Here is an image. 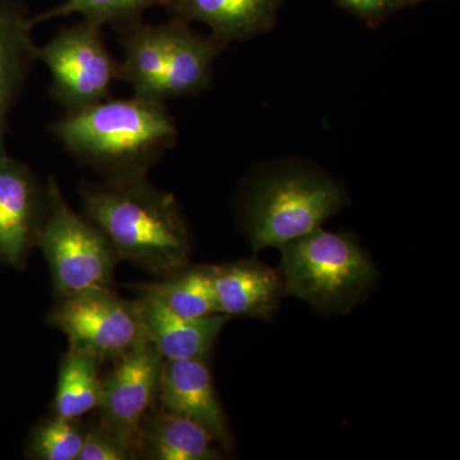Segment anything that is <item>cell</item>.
<instances>
[{
    "instance_id": "obj_1",
    "label": "cell",
    "mask_w": 460,
    "mask_h": 460,
    "mask_svg": "<svg viewBox=\"0 0 460 460\" xmlns=\"http://www.w3.org/2000/svg\"><path fill=\"white\" fill-rule=\"evenodd\" d=\"M50 131L69 155L111 183L147 177L178 135L164 102L136 95L66 113Z\"/></svg>"
},
{
    "instance_id": "obj_20",
    "label": "cell",
    "mask_w": 460,
    "mask_h": 460,
    "mask_svg": "<svg viewBox=\"0 0 460 460\" xmlns=\"http://www.w3.org/2000/svg\"><path fill=\"white\" fill-rule=\"evenodd\" d=\"M86 426L80 420L54 414L33 426L26 456L35 460H77L83 449Z\"/></svg>"
},
{
    "instance_id": "obj_18",
    "label": "cell",
    "mask_w": 460,
    "mask_h": 460,
    "mask_svg": "<svg viewBox=\"0 0 460 460\" xmlns=\"http://www.w3.org/2000/svg\"><path fill=\"white\" fill-rule=\"evenodd\" d=\"M102 363L90 354L68 349L59 366L54 413L80 420L98 410L102 387Z\"/></svg>"
},
{
    "instance_id": "obj_19",
    "label": "cell",
    "mask_w": 460,
    "mask_h": 460,
    "mask_svg": "<svg viewBox=\"0 0 460 460\" xmlns=\"http://www.w3.org/2000/svg\"><path fill=\"white\" fill-rule=\"evenodd\" d=\"M169 0H65L56 7L32 17L33 25L54 18L80 14L93 25L114 27L141 20L142 13L156 5H166Z\"/></svg>"
},
{
    "instance_id": "obj_21",
    "label": "cell",
    "mask_w": 460,
    "mask_h": 460,
    "mask_svg": "<svg viewBox=\"0 0 460 460\" xmlns=\"http://www.w3.org/2000/svg\"><path fill=\"white\" fill-rule=\"evenodd\" d=\"M133 453L100 420L86 426L83 449L77 460H129Z\"/></svg>"
},
{
    "instance_id": "obj_17",
    "label": "cell",
    "mask_w": 460,
    "mask_h": 460,
    "mask_svg": "<svg viewBox=\"0 0 460 460\" xmlns=\"http://www.w3.org/2000/svg\"><path fill=\"white\" fill-rule=\"evenodd\" d=\"M133 288L151 293L172 313L187 319L219 314L215 301L211 266L187 265L163 277L162 280L137 284Z\"/></svg>"
},
{
    "instance_id": "obj_2",
    "label": "cell",
    "mask_w": 460,
    "mask_h": 460,
    "mask_svg": "<svg viewBox=\"0 0 460 460\" xmlns=\"http://www.w3.org/2000/svg\"><path fill=\"white\" fill-rule=\"evenodd\" d=\"M84 217L107 237L119 261L163 278L189 265L190 235L172 193L147 177L119 181H81Z\"/></svg>"
},
{
    "instance_id": "obj_3",
    "label": "cell",
    "mask_w": 460,
    "mask_h": 460,
    "mask_svg": "<svg viewBox=\"0 0 460 460\" xmlns=\"http://www.w3.org/2000/svg\"><path fill=\"white\" fill-rule=\"evenodd\" d=\"M286 296L321 313L344 314L370 292L376 268L350 235L314 229L279 247Z\"/></svg>"
},
{
    "instance_id": "obj_4",
    "label": "cell",
    "mask_w": 460,
    "mask_h": 460,
    "mask_svg": "<svg viewBox=\"0 0 460 460\" xmlns=\"http://www.w3.org/2000/svg\"><path fill=\"white\" fill-rule=\"evenodd\" d=\"M345 204L343 189L323 172L284 168L266 175L248 193L244 228L255 252L279 248L321 228Z\"/></svg>"
},
{
    "instance_id": "obj_14",
    "label": "cell",
    "mask_w": 460,
    "mask_h": 460,
    "mask_svg": "<svg viewBox=\"0 0 460 460\" xmlns=\"http://www.w3.org/2000/svg\"><path fill=\"white\" fill-rule=\"evenodd\" d=\"M283 0H169L174 20L199 21L223 45L243 41L269 31L277 22Z\"/></svg>"
},
{
    "instance_id": "obj_13",
    "label": "cell",
    "mask_w": 460,
    "mask_h": 460,
    "mask_svg": "<svg viewBox=\"0 0 460 460\" xmlns=\"http://www.w3.org/2000/svg\"><path fill=\"white\" fill-rule=\"evenodd\" d=\"M164 38V77L163 102L192 96L208 89L213 78L215 59L223 45L213 36H204L190 29V23L172 20L162 23Z\"/></svg>"
},
{
    "instance_id": "obj_16",
    "label": "cell",
    "mask_w": 460,
    "mask_h": 460,
    "mask_svg": "<svg viewBox=\"0 0 460 460\" xmlns=\"http://www.w3.org/2000/svg\"><path fill=\"white\" fill-rule=\"evenodd\" d=\"M213 436L192 420L153 408L142 422L135 458L215 460L220 458Z\"/></svg>"
},
{
    "instance_id": "obj_7",
    "label": "cell",
    "mask_w": 460,
    "mask_h": 460,
    "mask_svg": "<svg viewBox=\"0 0 460 460\" xmlns=\"http://www.w3.org/2000/svg\"><path fill=\"white\" fill-rule=\"evenodd\" d=\"M48 323L66 335L69 349L113 362L147 339L137 302L111 289H93L58 298Z\"/></svg>"
},
{
    "instance_id": "obj_5",
    "label": "cell",
    "mask_w": 460,
    "mask_h": 460,
    "mask_svg": "<svg viewBox=\"0 0 460 460\" xmlns=\"http://www.w3.org/2000/svg\"><path fill=\"white\" fill-rule=\"evenodd\" d=\"M48 210L36 248L49 265L57 298L93 289H111L119 262L107 237L63 198L53 175L47 180Z\"/></svg>"
},
{
    "instance_id": "obj_12",
    "label": "cell",
    "mask_w": 460,
    "mask_h": 460,
    "mask_svg": "<svg viewBox=\"0 0 460 460\" xmlns=\"http://www.w3.org/2000/svg\"><path fill=\"white\" fill-rule=\"evenodd\" d=\"M137 295L146 337L164 359H205L229 320L223 314L187 319L172 313L151 293L137 290Z\"/></svg>"
},
{
    "instance_id": "obj_22",
    "label": "cell",
    "mask_w": 460,
    "mask_h": 460,
    "mask_svg": "<svg viewBox=\"0 0 460 460\" xmlns=\"http://www.w3.org/2000/svg\"><path fill=\"white\" fill-rule=\"evenodd\" d=\"M341 7L354 16L361 18L371 25H376L385 20L387 14L395 11L393 0H337Z\"/></svg>"
},
{
    "instance_id": "obj_23",
    "label": "cell",
    "mask_w": 460,
    "mask_h": 460,
    "mask_svg": "<svg viewBox=\"0 0 460 460\" xmlns=\"http://www.w3.org/2000/svg\"><path fill=\"white\" fill-rule=\"evenodd\" d=\"M394 2L395 8H401L402 5L408 4V0H393Z\"/></svg>"
},
{
    "instance_id": "obj_10",
    "label": "cell",
    "mask_w": 460,
    "mask_h": 460,
    "mask_svg": "<svg viewBox=\"0 0 460 460\" xmlns=\"http://www.w3.org/2000/svg\"><path fill=\"white\" fill-rule=\"evenodd\" d=\"M156 404L198 423L224 449L232 447L228 422L204 358L164 359Z\"/></svg>"
},
{
    "instance_id": "obj_6",
    "label": "cell",
    "mask_w": 460,
    "mask_h": 460,
    "mask_svg": "<svg viewBox=\"0 0 460 460\" xmlns=\"http://www.w3.org/2000/svg\"><path fill=\"white\" fill-rule=\"evenodd\" d=\"M38 60L49 69L50 96L66 113L111 98L119 62L109 51L102 27L83 20L66 27L39 48Z\"/></svg>"
},
{
    "instance_id": "obj_15",
    "label": "cell",
    "mask_w": 460,
    "mask_h": 460,
    "mask_svg": "<svg viewBox=\"0 0 460 460\" xmlns=\"http://www.w3.org/2000/svg\"><path fill=\"white\" fill-rule=\"evenodd\" d=\"M33 26L22 4L0 0V150H5L9 113L38 60Z\"/></svg>"
},
{
    "instance_id": "obj_8",
    "label": "cell",
    "mask_w": 460,
    "mask_h": 460,
    "mask_svg": "<svg viewBox=\"0 0 460 460\" xmlns=\"http://www.w3.org/2000/svg\"><path fill=\"white\" fill-rule=\"evenodd\" d=\"M163 362L162 354L145 339L111 362V370L102 375L99 420L131 450L133 456L142 422L156 405Z\"/></svg>"
},
{
    "instance_id": "obj_24",
    "label": "cell",
    "mask_w": 460,
    "mask_h": 460,
    "mask_svg": "<svg viewBox=\"0 0 460 460\" xmlns=\"http://www.w3.org/2000/svg\"><path fill=\"white\" fill-rule=\"evenodd\" d=\"M420 2H425V0H408V3H410V4H419V3Z\"/></svg>"
},
{
    "instance_id": "obj_11",
    "label": "cell",
    "mask_w": 460,
    "mask_h": 460,
    "mask_svg": "<svg viewBox=\"0 0 460 460\" xmlns=\"http://www.w3.org/2000/svg\"><path fill=\"white\" fill-rule=\"evenodd\" d=\"M217 313L230 317L269 319L286 296L283 277L256 259L211 266Z\"/></svg>"
},
{
    "instance_id": "obj_9",
    "label": "cell",
    "mask_w": 460,
    "mask_h": 460,
    "mask_svg": "<svg viewBox=\"0 0 460 460\" xmlns=\"http://www.w3.org/2000/svg\"><path fill=\"white\" fill-rule=\"evenodd\" d=\"M47 210V181L0 150V265L25 268Z\"/></svg>"
}]
</instances>
